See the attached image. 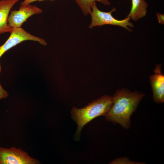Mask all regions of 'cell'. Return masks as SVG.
I'll return each instance as SVG.
<instances>
[{
    "label": "cell",
    "mask_w": 164,
    "mask_h": 164,
    "mask_svg": "<svg viewBox=\"0 0 164 164\" xmlns=\"http://www.w3.org/2000/svg\"><path fill=\"white\" fill-rule=\"evenodd\" d=\"M145 95L125 88L118 90L112 97L111 107L104 116L106 120L114 124H119L124 129H129L131 115Z\"/></svg>",
    "instance_id": "cell-1"
},
{
    "label": "cell",
    "mask_w": 164,
    "mask_h": 164,
    "mask_svg": "<svg viewBox=\"0 0 164 164\" xmlns=\"http://www.w3.org/2000/svg\"><path fill=\"white\" fill-rule=\"evenodd\" d=\"M113 102L112 97L104 95L82 108L73 107L71 113L72 119L77 125L75 138L79 140L83 127L98 117L104 116L109 111Z\"/></svg>",
    "instance_id": "cell-2"
},
{
    "label": "cell",
    "mask_w": 164,
    "mask_h": 164,
    "mask_svg": "<svg viewBox=\"0 0 164 164\" xmlns=\"http://www.w3.org/2000/svg\"><path fill=\"white\" fill-rule=\"evenodd\" d=\"M116 10L115 8H113L109 12L102 11L98 9L95 2H94L92 5L91 11L90 13L91 20L89 28L91 29L96 26L105 25H111L120 26L131 31L132 29L128 27H134L133 24L129 22L130 18L127 17L122 20L115 19L112 15V13Z\"/></svg>",
    "instance_id": "cell-3"
},
{
    "label": "cell",
    "mask_w": 164,
    "mask_h": 164,
    "mask_svg": "<svg viewBox=\"0 0 164 164\" xmlns=\"http://www.w3.org/2000/svg\"><path fill=\"white\" fill-rule=\"evenodd\" d=\"M39 160L30 157L20 149L0 147V164H38Z\"/></svg>",
    "instance_id": "cell-4"
},
{
    "label": "cell",
    "mask_w": 164,
    "mask_h": 164,
    "mask_svg": "<svg viewBox=\"0 0 164 164\" xmlns=\"http://www.w3.org/2000/svg\"><path fill=\"white\" fill-rule=\"evenodd\" d=\"M10 33L7 40L0 46V58L7 50L24 41L37 42L44 46L47 44L45 39L31 34L21 27L13 28Z\"/></svg>",
    "instance_id": "cell-5"
},
{
    "label": "cell",
    "mask_w": 164,
    "mask_h": 164,
    "mask_svg": "<svg viewBox=\"0 0 164 164\" xmlns=\"http://www.w3.org/2000/svg\"><path fill=\"white\" fill-rule=\"evenodd\" d=\"M42 12L41 9L35 5L29 4L20 6L18 10L10 11L8 19V25L12 28H21L22 24L30 17Z\"/></svg>",
    "instance_id": "cell-6"
},
{
    "label": "cell",
    "mask_w": 164,
    "mask_h": 164,
    "mask_svg": "<svg viewBox=\"0 0 164 164\" xmlns=\"http://www.w3.org/2000/svg\"><path fill=\"white\" fill-rule=\"evenodd\" d=\"M161 64H157L153 70L154 74L149 77L153 100L157 103L164 102V75L161 72Z\"/></svg>",
    "instance_id": "cell-7"
},
{
    "label": "cell",
    "mask_w": 164,
    "mask_h": 164,
    "mask_svg": "<svg viewBox=\"0 0 164 164\" xmlns=\"http://www.w3.org/2000/svg\"><path fill=\"white\" fill-rule=\"evenodd\" d=\"M19 0H0V35L12 31V28L8 24V17L11 9Z\"/></svg>",
    "instance_id": "cell-8"
},
{
    "label": "cell",
    "mask_w": 164,
    "mask_h": 164,
    "mask_svg": "<svg viewBox=\"0 0 164 164\" xmlns=\"http://www.w3.org/2000/svg\"><path fill=\"white\" fill-rule=\"evenodd\" d=\"M132 7L127 16L135 21L145 16L148 4L145 0H131Z\"/></svg>",
    "instance_id": "cell-9"
},
{
    "label": "cell",
    "mask_w": 164,
    "mask_h": 164,
    "mask_svg": "<svg viewBox=\"0 0 164 164\" xmlns=\"http://www.w3.org/2000/svg\"><path fill=\"white\" fill-rule=\"evenodd\" d=\"M81 9L83 13L85 15L91 13V6L93 3L97 1L104 5H108L110 3L108 0H75Z\"/></svg>",
    "instance_id": "cell-10"
},
{
    "label": "cell",
    "mask_w": 164,
    "mask_h": 164,
    "mask_svg": "<svg viewBox=\"0 0 164 164\" xmlns=\"http://www.w3.org/2000/svg\"><path fill=\"white\" fill-rule=\"evenodd\" d=\"M111 164H142L143 162L133 161L127 157H122L117 158L110 162Z\"/></svg>",
    "instance_id": "cell-11"
},
{
    "label": "cell",
    "mask_w": 164,
    "mask_h": 164,
    "mask_svg": "<svg viewBox=\"0 0 164 164\" xmlns=\"http://www.w3.org/2000/svg\"><path fill=\"white\" fill-rule=\"evenodd\" d=\"M1 65L0 62V73L1 71ZM8 96L7 92L2 87L0 83V100L5 98Z\"/></svg>",
    "instance_id": "cell-12"
},
{
    "label": "cell",
    "mask_w": 164,
    "mask_h": 164,
    "mask_svg": "<svg viewBox=\"0 0 164 164\" xmlns=\"http://www.w3.org/2000/svg\"><path fill=\"white\" fill-rule=\"evenodd\" d=\"M45 0L53 1L55 0H24L20 3V6H25L30 4L32 2L36 1L41 2Z\"/></svg>",
    "instance_id": "cell-13"
},
{
    "label": "cell",
    "mask_w": 164,
    "mask_h": 164,
    "mask_svg": "<svg viewBox=\"0 0 164 164\" xmlns=\"http://www.w3.org/2000/svg\"><path fill=\"white\" fill-rule=\"evenodd\" d=\"M157 15L159 22L160 23L164 24V15L158 13Z\"/></svg>",
    "instance_id": "cell-14"
}]
</instances>
